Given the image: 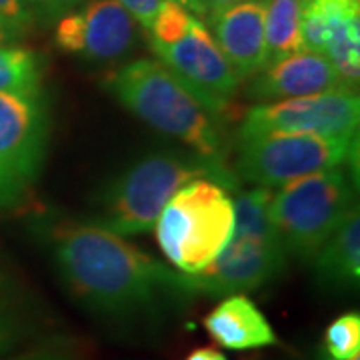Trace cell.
<instances>
[{
	"label": "cell",
	"instance_id": "obj_1",
	"mask_svg": "<svg viewBox=\"0 0 360 360\" xmlns=\"http://www.w3.org/2000/svg\"><path fill=\"white\" fill-rule=\"evenodd\" d=\"M44 236L66 290L98 316L132 321L193 296L182 272L96 222L54 220Z\"/></svg>",
	"mask_w": 360,
	"mask_h": 360
},
{
	"label": "cell",
	"instance_id": "obj_2",
	"mask_svg": "<svg viewBox=\"0 0 360 360\" xmlns=\"http://www.w3.org/2000/svg\"><path fill=\"white\" fill-rule=\"evenodd\" d=\"M106 89L132 115L184 142L194 155L222 160L226 104L206 98L165 63L132 60L108 77Z\"/></svg>",
	"mask_w": 360,
	"mask_h": 360
},
{
	"label": "cell",
	"instance_id": "obj_3",
	"mask_svg": "<svg viewBox=\"0 0 360 360\" xmlns=\"http://www.w3.org/2000/svg\"><path fill=\"white\" fill-rule=\"evenodd\" d=\"M198 179L214 180L226 191L238 186V176L224 160L198 155L146 156L104 188L92 222L124 238L153 231L168 200Z\"/></svg>",
	"mask_w": 360,
	"mask_h": 360
},
{
	"label": "cell",
	"instance_id": "obj_4",
	"mask_svg": "<svg viewBox=\"0 0 360 360\" xmlns=\"http://www.w3.org/2000/svg\"><path fill=\"white\" fill-rule=\"evenodd\" d=\"M155 232L168 262L182 274H196L231 243L234 200L214 180H193L168 200Z\"/></svg>",
	"mask_w": 360,
	"mask_h": 360
},
{
	"label": "cell",
	"instance_id": "obj_5",
	"mask_svg": "<svg viewBox=\"0 0 360 360\" xmlns=\"http://www.w3.org/2000/svg\"><path fill=\"white\" fill-rule=\"evenodd\" d=\"M354 206V182L345 167L312 172L272 194L270 217L288 257L312 260Z\"/></svg>",
	"mask_w": 360,
	"mask_h": 360
},
{
	"label": "cell",
	"instance_id": "obj_6",
	"mask_svg": "<svg viewBox=\"0 0 360 360\" xmlns=\"http://www.w3.org/2000/svg\"><path fill=\"white\" fill-rule=\"evenodd\" d=\"M238 139V176L264 188L284 186L328 168L352 165L356 136H322L307 132H258Z\"/></svg>",
	"mask_w": 360,
	"mask_h": 360
},
{
	"label": "cell",
	"instance_id": "obj_7",
	"mask_svg": "<svg viewBox=\"0 0 360 360\" xmlns=\"http://www.w3.org/2000/svg\"><path fill=\"white\" fill-rule=\"evenodd\" d=\"M49 124L40 92H0V208L18 205L39 179Z\"/></svg>",
	"mask_w": 360,
	"mask_h": 360
},
{
	"label": "cell",
	"instance_id": "obj_8",
	"mask_svg": "<svg viewBox=\"0 0 360 360\" xmlns=\"http://www.w3.org/2000/svg\"><path fill=\"white\" fill-rule=\"evenodd\" d=\"M288 262L278 234L232 232L229 245L222 248L205 270L184 274L191 295L231 296L257 290L262 284L283 274Z\"/></svg>",
	"mask_w": 360,
	"mask_h": 360
},
{
	"label": "cell",
	"instance_id": "obj_9",
	"mask_svg": "<svg viewBox=\"0 0 360 360\" xmlns=\"http://www.w3.org/2000/svg\"><path fill=\"white\" fill-rule=\"evenodd\" d=\"M360 118L354 90H328L252 106L238 136L258 132H307L322 136H356Z\"/></svg>",
	"mask_w": 360,
	"mask_h": 360
},
{
	"label": "cell",
	"instance_id": "obj_10",
	"mask_svg": "<svg viewBox=\"0 0 360 360\" xmlns=\"http://www.w3.org/2000/svg\"><path fill=\"white\" fill-rule=\"evenodd\" d=\"M155 52L160 63L214 103L226 104L240 84V78L224 58L206 25L196 16H191L182 39L170 46L155 49Z\"/></svg>",
	"mask_w": 360,
	"mask_h": 360
},
{
	"label": "cell",
	"instance_id": "obj_11",
	"mask_svg": "<svg viewBox=\"0 0 360 360\" xmlns=\"http://www.w3.org/2000/svg\"><path fill=\"white\" fill-rule=\"evenodd\" d=\"M328 90H352L321 52L300 51L272 60L252 77L248 96L255 101H284Z\"/></svg>",
	"mask_w": 360,
	"mask_h": 360
},
{
	"label": "cell",
	"instance_id": "obj_12",
	"mask_svg": "<svg viewBox=\"0 0 360 360\" xmlns=\"http://www.w3.org/2000/svg\"><path fill=\"white\" fill-rule=\"evenodd\" d=\"M264 11L266 0H245L206 18L212 39L240 80L255 77L269 63Z\"/></svg>",
	"mask_w": 360,
	"mask_h": 360
},
{
	"label": "cell",
	"instance_id": "obj_13",
	"mask_svg": "<svg viewBox=\"0 0 360 360\" xmlns=\"http://www.w3.org/2000/svg\"><path fill=\"white\" fill-rule=\"evenodd\" d=\"M202 324L208 336L229 350H255L278 342L266 316L245 295H231L220 300Z\"/></svg>",
	"mask_w": 360,
	"mask_h": 360
},
{
	"label": "cell",
	"instance_id": "obj_14",
	"mask_svg": "<svg viewBox=\"0 0 360 360\" xmlns=\"http://www.w3.org/2000/svg\"><path fill=\"white\" fill-rule=\"evenodd\" d=\"M324 25V56L333 63L348 89L360 77V4L359 0H309Z\"/></svg>",
	"mask_w": 360,
	"mask_h": 360
},
{
	"label": "cell",
	"instance_id": "obj_15",
	"mask_svg": "<svg viewBox=\"0 0 360 360\" xmlns=\"http://www.w3.org/2000/svg\"><path fill=\"white\" fill-rule=\"evenodd\" d=\"M82 16V56L89 60H115L132 49L136 20L118 0H92Z\"/></svg>",
	"mask_w": 360,
	"mask_h": 360
},
{
	"label": "cell",
	"instance_id": "obj_16",
	"mask_svg": "<svg viewBox=\"0 0 360 360\" xmlns=\"http://www.w3.org/2000/svg\"><path fill=\"white\" fill-rule=\"evenodd\" d=\"M316 281L333 290L352 288L360 281V217L352 208L342 224L314 255Z\"/></svg>",
	"mask_w": 360,
	"mask_h": 360
},
{
	"label": "cell",
	"instance_id": "obj_17",
	"mask_svg": "<svg viewBox=\"0 0 360 360\" xmlns=\"http://www.w3.org/2000/svg\"><path fill=\"white\" fill-rule=\"evenodd\" d=\"M304 2L307 0H266L264 39H266L269 63L304 51L302 34H300V18H302Z\"/></svg>",
	"mask_w": 360,
	"mask_h": 360
},
{
	"label": "cell",
	"instance_id": "obj_18",
	"mask_svg": "<svg viewBox=\"0 0 360 360\" xmlns=\"http://www.w3.org/2000/svg\"><path fill=\"white\" fill-rule=\"evenodd\" d=\"M39 56L20 46H0V92L34 94L40 92Z\"/></svg>",
	"mask_w": 360,
	"mask_h": 360
},
{
	"label": "cell",
	"instance_id": "obj_19",
	"mask_svg": "<svg viewBox=\"0 0 360 360\" xmlns=\"http://www.w3.org/2000/svg\"><path fill=\"white\" fill-rule=\"evenodd\" d=\"M322 354L333 360L360 356V316L356 312H347L326 326Z\"/></svg>",
	"mask_w": 360,
	"mask_h": 360
},
{
	"label": "cell",
	"instance_id": "obj_20",
	"mask_svg": "<svg viewBox=\"0 0 360 360\" xmlns=\"http://www.w3.org/2000/svg\"><path fill=\"white\" fill-rule=\"evenodd\" d=\"M30 333V312L0 281V354L11 350Z\"/></svg>",
	"mask_w": 360,
	"mask_h": 360
},
{
	"label": "cell",
	"instance_id": "obj_21",
	"mask_svg": "<svg viewBox=\"0 0 360 360\" xmlns=\"http://www.w3.org/2000/svg\"><path fill=\"white\" fill-rule=\"evenodd\" d=\"M193 13H188L184 6H180L179 2L165 0L160 11L156 14L155 22L150 26V44L153 51L160 46H170L176 40L184 37L188 22H191Z\"/></svg>",
	"mask_w": 360,
	"mask_h": 360
},
{
	"label": "cell",
	"instance_id": "obj_22",
	"mask_svg": "<svg viewBox=\"0 0 360 360\" xmlns=\"http://www.w3.org/2000/svg\"><path fill=\"white\" fill-rule=\"evenodd\" d=\"M54 40L63 51L70 54L82 52V16L80 13H70L63 16L54 30Z\"/></svg>",
	"mask_w": 360,
	"mask_h": 360
},
{
	"label": "cell",
	"instance_id": "obj_23",
	"mask_svg": "<svg viewBox=\"0 0 360 360\" xmlns=\"http://www.w3.org/2000/svg\"><path fill=\"white\" fill-rule=\"evenodd\" d=\"M124 11L139 22L141 26H144L146 30H150V26L155 22L156 14L160 11L162 2L165 0H118Z\"/></svg>",
	"mask_w": 360,
	"mask_h": 360
},
{
	"label": "cell",
	"instance_id": "obj_24",
	"mask_svg": "<svg viewBox=\"0 0 360 360\" xmlns=\"http://www.w3.org/2000/svg\"><path fill=\"white\" fill-rule=\"evenodd\" d=\"M80 0H28V6L32 11V16L42 18H56L72 6H77Z\"/></svg>",
	"mask_w": 360,
	"mask_h": 360
},
{
	"label": "cell",
	"instance_id": "obj_25",
	"mask_svg": "<svg viewBox=\"0 0 360 360\" xmlns=\"http://www.w3.org/2000/svg\"><path fill=\"white\" fill-rule=\"evenodd\" d=\"M0 14L14 18L25 26H30V22L34 20L28 0H0Z\"/></svg>",
	"mask_w": 360,
	"mask_h": 360
},
{
	"label": "cell",
	"instance_id": "obj_26",
	"mask_svg": "<svg viewBox=\"0 0 360 360\" xmlns=\"http://www.w3.org/2000/svg\"><path fill=\"white\" fill-rule=\"evenodd\" d=\"M14 360H78L72 352H68L63 345H46L32 352H26Z\"/></svg>",
	"mask_w": 360,
	"mask_h": 360
},
{
	"label": "cell",
	"instance_id": "obj_27",
	"mask_svg": "<svg viewBox=\"0 0 360 360\" xmlns=\"http://www.w3.org/2000/svg\"><path fill=\"white\" fill-rule=\"evenodd\" d=\"M28 26L20 25L18 20L8 18L4 14H0V46H6L14 40H18L26 32Z\"/></svg>",
	"mask_w": 360,
	"mask_h": 360
},
{
	"label": "cell",
	"instance_id": "obj_28",
	"mask_svg": "<svg viewBox=\"0 0 360 360\" xmlns=\"http://www.w3.org/2000/svg\"><path fill=\"white\" fill-rule=\"evenodd\" d=\"M238 2H245V0H193L191 11L200 14L202 18H208V16H212L214 13L222 11V8H229V6L238 4Z\"/></svg>",
	"mask_w": 360,
	"mask_h": 360
},
{
	"label": "cell",
	"instance_id": "obj_29",
	"mask_svg": "<svg viewBox=\"0 0 360 360\" xmlns=\"http://www.w3.org/2000/svg\"><path fill=\"white\" fill-rule=\"evenodd\" d=\"M184 360H229L222 352L214 348H196Z\"/></svg>",
	"mask_w": 360,
	"mask_h": 360
},
{
	"label": "cell",
	"instance_id": "obj_30",
	"mask_svg": "<svg viewBox=\"0 0 360 360\" xmlns=\"http://www.w3.org/2000/svg\"><path fill=\"white\" fill-rule=\"evenodd\" d=\"M172 2H179L180 6H184L186 11H191V6H193V0H172Z\"/></svg>",
	"mask_w": 360,
	"mask_h": 360
},
{
	"label": "cell",
	"instance_id": "obj_31",
	"mask_svg": "<svg viewBox=\"0 0 360 360\" xmlns=\"http://www.w3.org/2000/svg\"><path fill=\"white\" fill-rule=\"evenodd\" d=\"M321 360H333V359H328L326 354H321ZM348 360H360V356H354V359H348Z\"/></svg>",
	"mask_w": 360,
	"mask_h": 360
}]
</instances>
